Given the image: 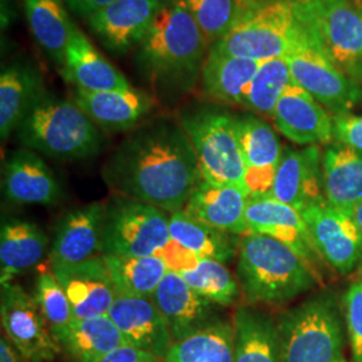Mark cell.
<instances>
[{"label":"cell","instance_id":"1","mask_svg":"<svg viewBox=\"0 0 362 362\" xmlns=\"http://www.w3.org/2000/svg\"><path fill=\"white\" fill-rule=\"evenodd\" d=\"M112 192L175 212L203 180L194 146L179 119L143 124L115 149L103 168Z\"/></svg>","mask_w":362,"mask_h":362},{"label":"cell","instance_id":"2","mask_svg":"<svg viewBox=\"0 0 362 362\" xmlns=\"http://www.w3.org/2000/svg\"><path fill=\"white\" fill-rule=\"evenodd\" d=\"M209 45L182 0H163L133 61L155 89L182 94L202 77Z\"/></svg>","mask_w":362,"mask_h":362},{"label":"cell","instance_id":"3","mask_svg":"<svg viewBox=\"0 0 362 362\" xmlns=\"http://www.w3.org/2000/svg\"><path fill=\"white\" fill-rule=\"evenodd\" d=\"M236 275L251 305H285L320 284L318 270L290 247L257 233L240 239Z\"/></svg>","mask_w":362,"mask_h":362},{"label":"cell","instance_id":"4","mask_svg":"<svg viewBox=\"0 0 362 362\" xmlns=\"http://www.w3.org/2000/svg\"><path fill=\"white\" fill-rule=\"evenodd\" d=\"M22 148L57 160H82L101 151L98 127L73 101L46 91L15 132Z\"/></svg>","mask_w":362,"mask_h":362},{"label":"cell","instance_id":"5","mask_svg":"<svg viewBox=\"0 0 362 362\" xmlns=\"http://www.w3.org/2000/svg\"><path fill=\"white\" fill-rule=\"evenodd\" d=\"M314 39L290 0H254L215 50L264 62L288 58Z\"/></svg>","mask_w":362,"mask_h":362},{"label":"cell","instance_id":"6","mask_svg":"<svg viewBox=\"0 0 362 362\" xmlns=\"http://www.w3.org/2000/svg\"><path fill=\"white\" fill-rule=\"evenodd\" d=\"M278 332L284 362L345 360V329L339 303L325 291L279 315Z\"/></svg>","mask_w":362,"mask_h":362},{"label":"cell","instance_id":"7","mask_svg":"<svg viewBox=\"0 0 362 362\" xmlns=\"http://www.w3.org/2000/svg\"><path fill=\"white\" fill-rule=\"evenodd\" d=\"M179 122L194 146L203 180L233 185L248 194L235 116L219 105H188L179 113Z\"/></svg>","mask_w":362,"mask_h":362},{"label":"cell","instance_id":"8","mask_svg":"<svg viewBox=\"0 0 362 362\" xmlns=\"http://www.w3.org/2000/svg\"><path fill=\"white\" fill-rule=\"evenodd\" d=\"M302 23L345 74L362 83L360 0H290Z\"/></svg>","mask_w":362,"mask_h":362},{"label":"cell","instance_id":"9","mask_svg":"<svg viewBox=\"0 0 362 362\" xmlns=\"http://www.w3.org/2000/svg\"><path fill=\"white\" fill-rule=\"evenodd\" d=\"M169 240V216L165 211L124 196H117L105 206L103 255H160Z\"/></svg>","mask_w":362,"mask_h":362},{"label":"cell","instance_id":"10","mask_svg":"<svg viewBox=\"0 0 362 362\" xmlns=\"http://www.w3.org/2000/svg\"><path fill=\"white\" fill-rule=\"evenodd\" d=\"M291 78L333 117L350 115L362 104V86L325 54L317 39L287 58Z\"/></svg>","mask_w":362,"mask_h":362},{"label":"cell","instance_id":"11","mask_svg":"<svg viewBox=\"0 0 362 362\" xmlns=\"http://www.w3.org/2000/svg\"><path fill=\"white\" fill-rule=\"evenodd\" d=\"M1 327L27 362H52L62 350L33 296L15 282L1 285Z\"/></svg>","mask_w":362,"mask_h":362},{"label":"cell","instance_id":"12","mask_svg":"<svg viewBox=\"0 0 362 362\" xmlns=\"http://www.w3.org/2000/svg\"><path fill=\"white\" fill-rule=\"evenodd\" d=\"M322 260L348 275L362 260V242L350 215L327 202L300 212Z\"/></svg>","mask_w":362,"mask_h":362},{"label":"cell","instance_id":"13","mask_svg":"<svg viewBox=\"0 0 362 362\" xmlns=\"http://www.w3.org/2000/svg\"><path fill=\"white\" fill-rule=\"evenodd\" d=\"M50 269L64 287L76 320L107 315L118 291L103 257L73 264H52Z\"/></svg>","mask_w":362,"mask_h":362},{"label":"cell","instance_id":"14","mask_svg":"<svg viewBox=\"0 0 362 362\" xmlns=\"http://www.w3.org/2000/svg\"><path fill=\"white\" fill-rule=\"evenodd\" d=\"M235 127L246 165L250 197L272 196L275 175L284 155L276 132L269 122L254 115L235 116Z\"/></svg>","mask_w":362,"mask_h":362},{"label":"cell","instance_id":"15","mask_svg":"<svg viewBox=\"0 0 362 362\" xmlns=\"http://www.w3.org/2000/svg\"><path fill=\"white\" fill-rule=\"evenodd\" d=\"M163 0H117L88 19L93 35L107 52L122 55L143 42Z\"/></svg>","mask_w":362,"mask_h":362},{"label":"cell","instance_id":"16","mask_svg":"<svg viewBox=\"0 0 362 362\" xmlns=\"http://www.w3.org/2000/svg\"><path fill=\"white\" fill-rule=\"evenodd\" d=\"M246 220L250 233L266 235L282 242L318 270L322 258L315 248L305 220L296 208L272 196L248 197Z\"/></svg>","mask_w":362,"mask_h":362},{"label":"cell","instance_id":"17","mask_svg":"<svg viewBox=\"0 0 362 362\" xmlns=\"http://www.w3.org/2000/svg\"><path fill=\"white\" fill-rule=\"evenodd\" d=\"M272 196L299 212L325 203L322 155L318 145L286 146L275 175Z\"/></svg>","mask_w":362,"mask_h":362},{"label":"cell","instance_id":"18","mask_svg":"<svg viewBox=\"0 0 362 362\" xmlns=\"http://www.w3.org/2000/svg\"><path fill=\"white\" fill-rule=\"evenodd\" d=\"M151 298L165 318L173 341L220 320L221 306L197 294L180 272L169 270Z\"/></svg>","mask_w":362,"mask_h":362},{"label":"cell","instance_id":"19","mask_svg":"<svg viewBox=\"0 0 362 362\" xmlns=\"http://www.w3.org/2000/svg\"><path fill=\"white\" fill-rule=\"evenodd\" d=\"M276 129L298 145L334 140V117L294 81L286 88L272 117Z\"/></svg>","mask_w":362,"mask_h":362},{"label":"cell","instance_id":"20","mask_svg":"<svg viewBox=\"0 0 362 362\" xmlns=\"http://www.w3.org/2000/svg\"><path fill=\"white\" fill-rule=\"evenodd\" d=\"M105 206L91 203L69 211L58 223L50 248L52 264H73L103 257Z\"/></svg>","mask_w":362,"mask_h":362},{"label":"cell","instance_id":"21","mask_svg":"<svg viewBox=\"0 0 362 362\" xmlns=\"http://www.w3.org/2000/svg\"><path fill=\"white\" fill-rule=\"evenodd\" d=\"M71 101L101 129L128 132L143 125L153 110L151 95L137 89L89 91L74 88Z\"/></svg>","mask_w":362,"mask_h":362},{"label":"cell","instance_id":"22","mask_svg":"<svg viewBox=\"0 0 362 362\" xmlns=\"http://www.w3.org/2000/svg\"><path fill=\"white\" fill-rule=\"evenodd\" d=\"M107 315L129 345L164 358L173 338L152 298L118 296Z\"/></svg>","mask_w":362,"mask_h":362},{"label":"cell","instance_id":"23","mask_svg":"<svg viewBox=\"0 0 362 362\" xmlns=\"http://www.w3.org/2000/svg\"><path fill=\"white\" fill-rule=\"evenodd\" d=\"M3 192L16 204H54L61 196V185L50 167L34 151L13 152L3 168Z\"/></svg>","mask_w":362,"mask_h":362},{"label":"cell","instance_id":"24","mask_svg":"<svg viewBox=\"0 0 362 362\" xmlns=\"http://www.w3.org/2000/svg\"><path fill=\"white\" fill-rule=\"evenodd\" d=\"M248 197L242 188L202 180L182 209L211 227L245 236L250 233L246 220Z\"/></svg>","mask_w":362,"mask_h":362},{"label":"cell","instance_id":"25","mask_svg":"<svg viewBox=\"0 0 362 362\" xmlns=\"http://www.w3.org/2000/svg\"><path fill=\"white\" fill-rule=\"evenodd\" d=\"M61 76L74 88L89 91L128 90L129 81L117 70L89 38L76 28L69 40Z\"/></svg>","mask_w":362,"mask_h":362},{"label":"cell","instance_id":"26","mask_svg":"<svg viewBox=\"0 0 362 362\" xmlns=\"http://www.w3.org/2000/svg\"><path fill=\"white\" fill-rule=\"evenodd\" d=\"M43 77L30 61L15 59L0 74V137L7 141L46 93Z\"/></svg>","mask_w":362,"mask_h":362},{"label":"cell","instance_id":"27","mask_svg":"<svg viewBox=\"0 0 362 362\" xmlns=\"http://www.w3.org/2000/svg\"><path fill=\"white\" fill-rule=\"evenodd\" d=\"M326 202L348 215L362 202V152L334 143L322 153Z\"/></svg>","mask_w":362,"mask_h":362},{"label":"cell","instance_id":"28","mask_svg":"<svg viewBox=\"0 0 362 362\" xmlns=\"http://www.w3.org/2000/svg\"><path fill=\"white\" fill-rule=\"evenodd\" d=\"M46 233L35 223L6 219L0 228V284H10L30 272L47 252Z\"/></svg>","mask_w":362,"mask_h":362},{"label":"cell","instance_id":"29","mask_svg":"<svg viewBox=\"0 0 362 362\" xmlns=\"http://www.w3.org/2000/svg\"><path fill=\"white\" fill-rule=\"evenodd\" d=\"M260 62L209 49L202 70V90L216 104H242L247 85L257 74Z\"/></svg>","mask_w":362,"mask_h":362},{"label":"cell","instance_id":"30","mask_svg":"<svg viewBox=\"0 0 362 362\" xmlns=\"http://www.w3.org/2000/svg\"><path fill=\"white\" fill-rule=\"evenodd\" d=\"M55 341L70 362L100 361L112 350L128 344L109 315L76 320L55 336Z\"/></svg>","mask_w":362,"mask_h":362},{"label":"cell","instance_id":"31","mask_svg":"<svg viewBox=\"0 0 362 362\" xmlns=\"http://www.w3.org/2000/svg\"><path fill=\"white\" fill-rule=\"evenodd\" d=\"M233 362H284L278 325L263 311L248 306L233 314Z\"/></svg>","mask_w":362,"mask_h":362},{"label":"cell","instance_id":"32","mask_svg":"<svg viewBox=\"0 0 362 362\" xmlns=\"http://www.w3.org/2000/svg\"><path fill=\"white\" fill-rule=\"evenodd\" d=\"M23 10L33 38L61 69L69 40L77 28L64 0H23Z\"/></svg>","mask_w":362,"mask_h":362},{"label":"cell","instance_id":"33","mask_svg":"<svg viewBox=\"0 0 362 362\" xmlns=\"http://www.w3.org/2000/svg\"><path fill=\"white\" fill-rule=\"evenodd\" d=\"M170 239L199 258L215 259L227 264L239 252L240 239L194 219L184 209L169 215Z\"/></svg>","mask_w":362,"mask_h":362},{"label":"cell","instance_id":"34","mask_svg":"<svg viewBox=\"0 0 362 362\" xmlns=\"http://www.w3.org/2000/svg\"><path fill=\"white\" fill-rule=\"evenodd\" d=\"M233 322L220 318L204 329L173 341L163 362H233Z\"/></svg>","mask_w":362,"mask_h":362},{"label":"cell","instance_id":"35","mask_svg":"<svg viewBox=\"0 0 362 362\" xmlns=\"http://www.w3.org/2000/svg\"><path fill=\"white\" fill-rule=\"evenodd\" d=\"M103 258L118 296L151 298L169 272L167 262L160 255L143 258L103 255Z\"/></svg>","mask_w":362,"mask_h":362},{"label":"cell","instance_id":"36","mask_svg":"<svg viewBox=\"0 0 362 362\" xmlns=\"http://www.w3.org/2000/svg\"><path fill=\"white\" fill-rule=\"evenodd\" d=\"M293 82L287 58L260 62L257 74L247 85L240 106L260 116L274 117L286 88Z\"/></svg>","mask_w":362,"mask_h":362},{"label":"cell","instance_id":"37","mask_svg":"<svg viewBox=\"0 0 362 362\" xmlns=\"http://www.w3.org/2000/svg\"><path fill=\"white\" fill-rule=\"evenodd\" d=\"M180 274L197 294L221 308L233 306L240 297L239 281L219 260L200 258L194 269Z\"/></svg>","mask_w":362,"mask_h":362},{"label":"cell","instance_id":"38","mask_svg":"<svg viewBox=\"0 0 362 362\" xmlns=\"http://www.w3.org/2000/svg\"><path fill=\"white\" fill-rule=\"evenodd\" d=\"M252 1L254 0H182L211 46L228 35Z\"/></svg>","mask_w":362,"mask_h":362},{"label":"cell","instance_id":"39","mask_svg":"<svg viewBox=\"0 0 362 362\" xmlns=\"http://www.w3.org/2000/svg\"><path fill=\"white\" fill-rule=\"evenodd\" d=\"M33 297L47 321L54 338L76 321L69 297L52 270L39 274Z\"/></svg>","mask_w":362,"mask_h":362},{"label":"cell","instance_id":"40","mask_svg":"<svg viewBox=\"0 0 362 362\" xmlns=\"http://www.w3.org/2000/svg\"><path fill=\"white\" fill-rule=\"evenodd\" d=\"M345 318L351 362H362V281L350 286L345 296Z\"/></svg>","mask_w":362,"mask_h":362},{"label":"cell","instance_id":"41","mask_svg":"<svg viewBox=\"0 0 362 362\" xmlns=\"http://www.w3.org/2000/svg\"><path fill=\"white\" fill-rule=\"evenodd\" d=\"M334 140L362 152V116L334 117Z\"/></svg>","mask_w":362,"mask_h":362},{"label":"cell","instance_id":"42","mask_svg":"<svg viewBox=\"0 0 362 362\" xmlns=\"http://www.w3.org/2000/svg\"><path fill=\"white\" fill-rule=\"evenodd\" d=\"M160 257L167 262L169 270L181 272L184 270H191L199 262V257H196L194 252L180 246L175 240H169L168 245L160 252Z\"/></svg>","mask_w":362,"mask_h":362},{"label":"cell","instance_id":"43","mask_svg":"<svg viewBox=\"0 0 362 362\" xmlns=\"http://www.w3.org/2000/svg\"><path fill=\"white\" fill-rule=\"evenodd\" d=\"M97 362H163V360L148 350L127 344L112 350Z\"/></svg>","mask_w":362,"mask_h":362},{"label":"cell","instance_id":"44","mask_svg":"<svg viewBox=\"0 0 362 362\" xmlns=\"http://www.w3.org/2000/svg\"><path fill=\"white\" fill-rule=\"evenodd\" d=\"M116 1L117 0H73L69 4V8L79 16L89 19L94 13H100L101 10Z\"/></svg>","mask_w":362,"mask_h":362},{"label":"cell","instance_id":"45","mask_svg":"<svg viewBox=\"0 0 362 362\" xmlns=\"http://www.w3.org/2000/svg\"><path fill=\"white\" fill-rule=\"evenodd\" d=\"M0 362H27L18 350L13 348V344L7 339V337L0 338Z\"/></svg>","mask_w":362,"mask_h":362},{"label":"cell","instance_id":"46","mask_svg":"<svg viewBox=\"0 0 362 362\" xmlns=\"http://www.w3.org/2000/svg\"><path fill=\"white\" fill-rule=\"evenodd\" d=\"M350 218L353 220V223H354V226H356V228L358 231V235H360L362 242V202L357 207L354 208V211L351 212Z\"/></svg>","mask_w":362,"mask_h":362},{"label":"cell","instance_id":"47","mask_svg":"<svg viewBox=\"0 0 362 362\" xmlns=\"http://www.w3.org/2000/svg\"><path fill=\"white\" fill-rule=\"evenodd\" d=\"M66 3H67V6H69V4H70V3H71V1H73V0H65Z\"/></svg>","mask_w":362,"mask_h":362},{"label":"cell","instance_id":"48","mask_svg":"<svg viewBox=\"0 0 362 362\" xmlns=\"http://www.w3.org/2000/svg\"><path fill=\"white\" fill-rule=\"evenodd\" d=\"M336 362H346V360H339V361H336Z\"/></svg>","mask_w":362,"mask_h":362}]
</instances>
